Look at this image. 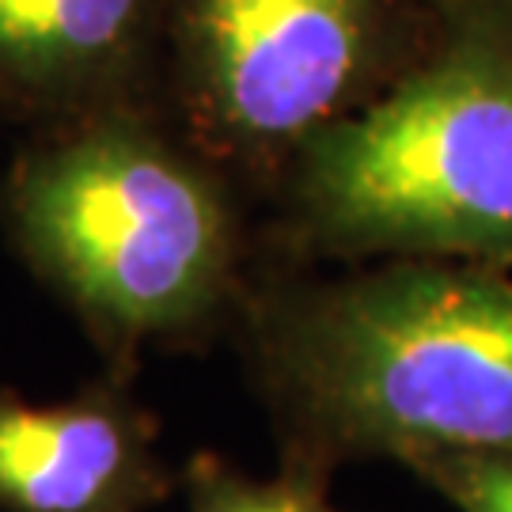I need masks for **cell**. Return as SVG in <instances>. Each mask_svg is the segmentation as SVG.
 Instances as JSON below:
<instances>
[{
    "mask_svg": "<svg viewBox=\"0 0 512 512\" xmlns=\"http://www.w3.org/2000/svg\"><path fill=\"white\" fill-rule=\"evenodd\" d=\"M452 512H512V456H433L406 467Z\"/></svg>",
    "mask_w": 512,
    "mask_h": 512,
    "instance_id": "cell-8",
    "label": "cell"
},
{
    "mask_svg": "<svg viewBox=\"0 0 512 512\" xmlns=\"http://www.w3.org/2000/svg\"><path fill=\"white\" fill-rule=\"evenodd\" d=\"M421 54L270 190L277 266L452 258L512 270V0H429Z\"/></svg>",
    "mask_w": 512,
    "mask_h": 512,
    "instance_id": "cell-3",
    "label": "cell"
},
{
    "mask_svg": "<svg viewBox=\"0 0 512 512\" xmlns=\"http://www.w3.org/2000/svg\"><path fill=\"white\" fill-rule=\"evenodd\" d=\"M137 103H164V0H0L4 118L38 129Z\"/></svg>",
    "mask_w": 512,
    "mask_h": 512,
    "instance_id": "cell-6",
    "label": "cell"
},
{
    "mask_svg": "<svg viewBox=\"0 0 512 512\" xmlns=\"http://www.w3.org/2000/svg\"><path fill=\"white\" fill-rule=\"evenodd\" d=\"M186 512H346L330 501L327 478L281 467L258 478L217 452H194L179 467Z\"/></svg>",
    "mask_w": 512,
    "mask_h": 512,
    "instance_id": "cell-7",
    "label": "cell"
},
{
    "mask_svg": "<svg viewBox=\"0 0 512 512\" xmlns=\"http://www.w3.org/2000/svg\"><path fill=\"white\" fill-rule=\"evenodd\" d=\"M0 232L122 372L232 330L255 270L243 186L164 103L27 129L0 175Z\"/></svg>",
    "mask_w": 512,
    "mask_h": 512,
    "instance_id": "cell-2",
    "label": "cell"
},
{
    "mask_svg": "<svg viewBox=\"0 0 512 512\" xmlns=\"http://www.w3.org/2000/svg\"><path fill=\"white\" fill-rule=\"evenodd\" d=\"M429 38V35H425ZM399 0H164V103L243 194L421 54Z\"/></svg>",
    "mask_w": 512,
    "mask_h": 512,
    "instance_id": "cell-4",
    "label": "cell"
},
{
    "mask_svg": "<svg viewBox=\"0 0 512 512\" xmlns=\"http://www.w3.org/2000/svg\"><path fill=\"white\" fill-rule=\"evenodd\" d=\"M133 380L103 368L57 403L0 387V512H148L179 490Z\"/></svg>",
    "mask_w": 512,
    "mask_h": 512,
    "instance_id": "cell-5",
    "label": "cell"
},
{
    "mask_svg": "<svg viewBox=\"0 0 512 512\" xmlns=\"http://www.w3.org/2000/svg\"><path fill=\"white\" fill-rule=\"evenodd\" d=\"M228 334L289 471L330 482L357 459L512 456V270L255 266Z\"/></svg>",
    "mask_w": 512,
    "mask_h": 512,
    "instance_id": "cell-1",
    "label": "cell"
}]
</instances>
